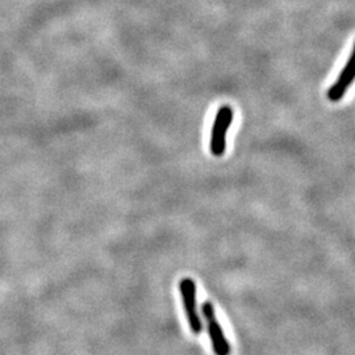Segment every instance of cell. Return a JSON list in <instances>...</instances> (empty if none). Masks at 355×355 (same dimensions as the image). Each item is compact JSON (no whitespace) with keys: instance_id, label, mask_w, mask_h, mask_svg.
I'll list each match as a JSON object with an SVG mask.
<instances>
[{"instance_id":"obj_1","label":"cell","mask_w":355,"mask_h":355,"mask_svg":"<svg viewBox=\"0 0 355 355\" xmlns=\"http://www.w3.org/2000/svg\"><path fill=\"white\" fill-rule=\"evenodd\" d=\"M233 121V108L230 105H221L217 111L215 123L212 125L209 150L214 157H223L227 150V135Z\"/></svg>"},{"instance_id":"obj_2","label":"cell","mask_w":355,"mask_h":355,"mask_svg":"<svg viewBox=\"0 0 355 355\" xmlns=\"http://www.w3.org/2000/svg\"><path fill=\"white\" fill-rule=\"evenodd\" d=\"M179 291L182 295V302L184 305V312L190 324L191 331L193 334H199L203 330V324L200 316L198 313V304H196V284L190 278L179 282Z\"/></svg>"},{"instance_id":"obj_3","label":"cell","mask_w":355,"mask_h":355,"mask_svg":"<svg viewBox=\"0 0 355 355\" xmlns=\"http://www.w3.org/2000/svg\"><path fill=\"white\" fill-rule=\"evenodd\" d=\"M202 313L203 318L207 321L208 327V333L211 337V343L216 355H229L230 354V345L228 340L224 336V331L221 329L217 318H216V312L214 305L209 302H205L202 306Z\"/></svg>"},{"instance_id":"obj_4","label":"cell","mask_w":355,"mask_h":355,"mask_svg":"<svg viewBox=\"0 0 355 355\" xmlns=\"http://www.w3.org/2000/svg\"><path fill=\"white\" fill-rule=\"evenodd\" d=\"M355 80V44L353 51L347 60V62L345 64L343 71L340 73V76L337 78V80L331 85V87L328 89L327 96L330 102L337 103L341 102L345 96V94L347 92V89H350V86L354 83Z\"/></svg>"}]
</instances>
